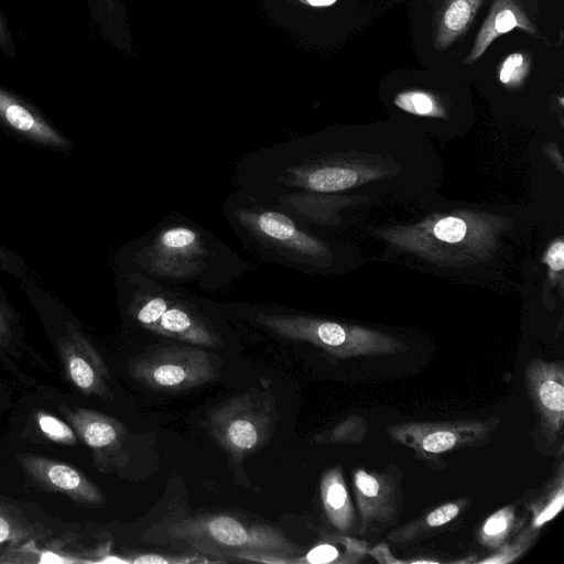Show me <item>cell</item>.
Here are the masks:
<instances>
[{
  "label": "cell",
  "mask_w": 564,
  "mask_h": 564,
  "mask_svg": "<svg viewBox=\"0 0 564 564\" xmlns=\"http://www.w3.org/2000/svg\"><path fill=\"white\" fill-rule=\"evenodd\" d=\"M517 24L514 14L510 10L500 12L495 22V28L498 32L505 33L513 29Z\"/></svg>",
  "instance_id": "4dcf8cb0"
},
{
  "label": "cell",
  "mask_w": 564,
  "mask_h": 564,
  "mask_svg": "<svg viewBox=\"0 0 564 564\" xmlns=\"http://www.w3.org/2000/svg\"><path fill=\"white\" fill-rule=\"evenodd\" d=\"M59 410L79 440L91 449L96 468L104 473L124 468L129 459L123 449L128 430L119 420L94 410L66 404H61Z\"/></svg>",
  "instance_id": "8fae6325"
},
{
  "label": "cell",
  "mask_w": 564,
  "mask_h": 564,
  "mask_svg": "<svg viewBox=\"0 0 564 564\" xmlns=\"http://www.w3.org/2000/svg\"><path fill=\"white\" fill-rule=\"evenodd\" d=\"M129 370L142 384L170 392L189 390L219 376L214 356L194 345L159 347L132 360Z\"/></svg>",
  "instance_id": "9c48e42d"
},
{
  "label": "cell",
  "mask_w": 564,
  "mask_h": 564,
  "mask_svg": "<svg viewBox=\"0 0 564 564\" xmlns=\"http://www.w3.org/2000/svg\"><path fill=\"white\" fill-rule=\"evenodd\" d=\"M514 506H507L488 517L478 532L479 542L489 547L497 549L509 536L514 525Z\"/></svg>",
  "instance_id": "44dd1931"
},
{
  "label": "cell",
  "mask_w": 564,
  "mask_h": 564,
  "mask_svg": "<svg viewBox=\"0 0 564 564\" xmlns=\"http://www.w3.org/2000/svg\"><path fill=\"white\" fill-rule=\"evenodd\" d=\"M56 348L67 378L79 391L105 400L113 399L105 360L75 324H66V334L58 338Z\"/></svg>",
  "instance_id": "7c38bea8"
},
{
  "label": "cell",
  "mask_w": 564,
  "mask_h": 564,
  "mask_svg": "<svg viewBox=\"0 0 564 564\" xmlns=\"http://www.w3.org/2000/svg\"><path fill=\"white\" fill-rule=\"evenodd\" d=\"M499 421L402 422L387 429L398 444L412 448L431 464L442 454L485 444Z\"/></svg>",
  "instance_id": "30bf717a"
},
{
  "label": "cell",
  "mask_w": 564,
  "mask_h": 564,
  "mask_svg": "<svg viewBox=\"0 0 564 564\" xmlns=\"http://www.w3.org/2000/svg\"><path fill=\"white\" fill-rule=\"evenodd\" d=\"M466 499L444 503L389 534L393 542L413 541L427 532L452 522L463 510Z\"/></svg>",
  "instance_id": "d6986e66"
},
{
  "label": "cell",
  "mask_w": 564,
  "mask_h": 564,
  "mask_svg": "<svg viewBox=\"0 0 564 564\" xmlns=\"http://www.w3.org/2000/svg\"><path fill=\"white\" fill-rule=\"evenodd\" d=\"M0 50L9 57L17 56V48L9 28V23L0 7Z\"/></svg>",
  "instance_id": "f546056e"
},
{
  "label": "cell",
  "mask_w": 564,
  "mask_h": 564,
  "mask_svg": "<svg viewBox=\"0 0 564 564\" xmlns=\"http://www.w3.org/2000/svg\"><path fill=\"white\" fill-rule=\"evenodd\" d=\"M94 1L102 4L106 8V10H108V11H112V9H113V0H94Z\"/></svg>",
  "instance_id": "e575fe53"
},
{
  "label": "cell",
  "mask_w": 564,
  "mask_h": 564,
  "mask_svg": "<svg viewBox=\"0 0 564 564\" xmlns=\"http://www.w3.org/2000/svg\"><path fill=\"white\" fill-rule=\"evenodd\" d=\"M564 505L563 468H558L557 476L547 486L546 491L531 505L532 529L538 530L553 519Z\"/></svg>",
  "instance_id": "ffe728a7"
},
{
  "label": "cell",
  "mask_w": 564,
  "mask_h": 564,
  "mask_svg": "<svg viewBox=\"0 0 564 564\" xmlns=\"http://www.w3.org/2000/svg\"><path fill=\"white\" fill-rule=\"evenodd\" d=\"M275 419L273 397L252 388L214 408L208 427L231 458L240 462L270 440Z\"/></svg>",
  "instance_id": "ba28073f"
},
{
  "label": "cell",
  "mask_w": 564,
  "mask_h": 564,
  "mask_svg": "<svg viewBox=\"0 0 564 564\" xmlns=\"http://www.w3.org/2000/svg\"><path fill=\"white\" fill-rule=\"evenodd\" d=\"M223 214L241 246L261 261L326 276L351 270L358 261L352 246L312 230L239 189L224 200Z\"/></svg>",
  "instance_id": "277c9868"
},
{
  "label": "cell",
  "mask_w": 564,
  "mask_h": 564,
  "mask_svg": "<svg viewBox=\"0 0 564 564\" xmlns=\"http://www.w3.org/2000/svg\"><path fill=\"white\" fill-rule=\"evenodd\" d=\"M0 265L6 268L7 270H12L13 272H15L18 270L13 256L8 253L7 250H4L1 246H0Z\"/></svg>",
  "instance_id": "d6a6232c"
},
{
  "label": "cell",
  "mask_w": 564,
  "mask_h": 564,
  "mask_svg": "<svg viewBox=\"0 0 564 564\" xmlns=\"http://www.w3.org/2000/svg\"><path fill=\"white\" fill-rule=\"evenodd\" d=\"M169 536L183 541L200 553L235 557L240 553H269L292 557L303 549L275 527L241 521L228 514H206L182 519L166 529Z\"/></svg>",
  "instance_id": "52a82bcc"
},
{
  "label": "cell",
  "mask_w": 564,
  "mask_h": 564,
  "mask_svg": "<svg viewBox=\"0 0 564 564\" xmlns=\"http://www.w3.org/2000/svg\"><path fill=\"white\" fill-rule=\"evenodd\" d=\"M14 322L8 306L0 300V349L9 346L13 337Z\"/></svg>",
  "instance_id": "83f0119b"
},
{
  "label": "cell",
  "mask_w": 564,
  "mask_h": 564,
  "mask_svg": "<svg viewBox=\"0 0 564 564\" xmlns=\"http://www.w3.org/2000/svg\"><path fill=\"white\" fill-rule=\"evenodd\" d=\"M250 269L210 230L178 214L121 247L116 271H133L191 291H225Z\"/></svg>",
  "instance_id": "3957f363"
},
{
  "label": "cell",
  "mask_w": 564,
  "mask_h": 564,
  "mask_svg": "<svg viewBox=\"0 0 564 564\" xmlns=\"http://www.w3.org/2000/svg\"><path fill=\"white\" fill-rule=\"evenodd\" d=\"M0 122L35 143L68 149V140L31 105L0 86Z\"/></svg>",
  "instance_id": "2e32d148"
},
{
  "label": "cell",
  "mask_w": 564,
  "mask_h": 564,
  "mask_svg": "<svg viewBox=\"0 0 564 564\" xmlns=\"http://www.w3.org/2000/svg\"><path fill=\"white\" fill-rule=\"evenodd\" d=\"M423 215L373 229L390 251L416 269L465 282L502 278L528 216L514 207L460 205L433 196Z\"/></svg>",
  "instance_id": "7a4b0ae2"
},
{
  "label": "cell",
  "mask_w": 564,
  "mask_h": 564,
  "mask_svg": "<svg viewBox=\"0 0 564 564\" xmlns=\"http://www.w3.org/2000/svg\"><path fill=\"white\" fill-rule=\"evenodd\" d=\"M522 64V56L520 54H513L507 58L500 73V80L502 83L509 82L516 67Z\"/></svg>",
  "instance_id": "1f68e13d"
},
{
  "label": "cell",
  "mask_w": 564,
  "mask_h": 564,
  "mask_svg": "<svg viewBox=\"0 0 564 564\" xmlns=\"http://www.w3.org/2000/svg\"><path fill=\"white\" fill-rule=\"evenodd\" d=\"M530 528L521 533L520 536L512 544L506 545L500 549L494 557L481 561V563H508L521 555L533 542L536 536V531Z\"/></svg>",
  "instance_id": "484cf974"
},
{
  "label": "cell",
  "mask_w": 564,
  "mask_h": 564,
  "mask_svg": "<svg viewBox=\"0 0 564 564\" xmlns=\"http://www.w3.org/2000/svg\"><path fill=\"white\" fill-rule=\"evenodd\" d=\"M355 497L360 517V533L376 525H390L399 516L397 485L382 473L357 469L354 474Z\"/></svg>",
  "instance_id": "9a60e30c"
},
{
  "label": "cell",
  "mask_w": 564,
  "mask_h": 564,
  "mask_svg": "<svg viewBox=\"0 0 564 564\" xmlns=\"http://www.w3.org/2000/svg\"><path fill=\"white\" fill-rule=\"evenodd\" d=\"M470 15V8L464 0L453 2L444 17L445 25L453 31H458L466 25Z\"/></svg>",
  "instance_id": "4316f807"
},
{
  "label": "cell",
  "mask_w": 564,
  "mask_h": 564,
  "mask_svg": "<svg viewBox=\"0 0 564 564\" xmlns=\"http://www.w3.org/2000/svg\"><path fill=\"white\" fill-rule=\"evenodd\" d=\"M542 262L547 268V275L552 279L555 284V279L563 282V270H564V240L562 236L556 237L552 240L542 258Z\"/></svg>",
  "instance_id": "d4e9b609"
},
{
  "label": "cell",
  "mask_w": 564,
  "mask_h": 564,
  "mask_svg": "<svg viewBox=\"0 0 564 564\" xmlns=\"http://www.w3.org/2000/svg\"><path fill=\"white\" fill-rule=\"evenodd\" d=\"M17 459L25 474L42 488L63 494L83 506L105 503L99 488L73 466L36 454H19Z\"/></svg>",
  "instance_id": "5bb4252c"
},
{
  "label": "cell",
  "mask_w": 564,
  "mask_h": 564,
  "mask_svg": "<svg viewBox=\"0 0 564 564\" xmlns=\"http://www.w3.org/2000/svg\"><path fill=\"white\" fill-rule=\"evenodd\" d=\"M199 561L194 557H181V556H172V555H161V554H139L130 562L132 563H142V564H171V563H192Z\"/></svg>",
  "instance_id": "f1b7e54d"
},
{
  "label": "cell",
  "mask_w": 564,
  "mask_h": 564,
  "mask_svg": "<svg viewBox=\"0 0 564 564\" xmlns=\"http://www.w3.org/2000/svg\"><path fill=\"white\" fill-rule=\"evenodd\" d=\"M238 310L249 323L263 330L283 339L312 344L336 358L387 356L408 349L402 340L388 333L289 307L241 304Z\"/></svg>",
  "instance_id": "8992f818"
},
{
  "label": "cell",
  "mask_w": 564,
  "mask_h": 564,
  "mask_svg": "<svg viewBox=\"0 0 564 564\" xmlns=\"http://www.w3.org/2000/svg\"><path fill=\"white\" fill-rule=\"evenodd\" d=\"M35 534L34 528L7 511L0 510V543L19 542Z\"/></svg>",
  "instance_id": "cb8c5ba5"
},
{
  "label": "cell",
  "mask_w": 564,
  "mask_h": 564,
  "mask_svg": "<svg viewBox=\"0 0 564 564\" xmlns=\"http://www.w3.org/2000/svg\"><path fill=\"white\" fill-rule=\"evenodd\" d=\"M321 499L328 521L339 532L356 527V513L339 466L327 469L321 479Z\"/></svg>",
  "instance_id": "e0dca14e"
},
{
  "label": "cell",
  "mask_w": 564,
  "mask_h": 564,
  "mask_svg": "<svg viewBox=\"0 0 564 564\" xmlns=\"http://www.w3.org/2000/svg\"><path fill=\"white\" fill-rule=\"evenodd\" d=\"M524 381L544 435L556 442L564 423L563 364L533 358L525 368Z\"/></svg>",
  "instance_id": "4fadbf2b"
},
{
  "label": "cell",
  "mask_w": 564,
  "mask_h": 564,
  "mask_svg": "<svg viewBox=\"0 0 564 564\" xmlns=\"http://www.w3.org/2000/svg\"><path fill=\"white\" fill-rule=\"evenodd\" d=\"M367 429L364 417L350 415L333 429L316 434L313 442L319 444L361 443Z\"/></svg>",
  "instance_id": "7402d4cb"
},
{
  "label": "cell",
  "mask_w": 564,
  "mask_h": 564,
  "mask_svg": "<svg viewBox=\"0 0 564 564\" xmlns=\"http://www.w3.org/2000/svg\"><path fill=\"white\" fill-rule=\"evenodd\" d=\"M237 189L335 236L372 209L435 196L442 162L423 135L321 132L245 154Z\"/></svg>",
  "instance_id": "6da1fadb"
},
{
  "label": "cell",
  "mask_w": 564,
  "mask_h": 564,
  "mask_svg": "<svg viewBox=\"0 0 564 564\" xmlns=\"http://www.w3.org/2000/svg\"><path fill=\"white\" fill-rule=\"evenodd\" d=\"M116 288L123 314L138 327L198 347L224 345L218 308L208 299L133 271H117Z\"/></svg>",
  "instance_id": "5b68a950"
},
{
  "label": "cell",
  "mask_w": 564,
  "mask_h": 564,
  "mask_svg": "<svg viewBox=\"0 0 564 564\" xmlns=\"http://www.w3.org/2000/svg\"><path fill=\"white\" fill-rule=\"evenodd\" d=\"M36 422L41 432L50 441L62 445L77 444L78 438L73 427L58 417L40 411L36 413Z\"/></svg>",
  "instance_id": "603a6c76"
},
{
  "label": "cell",
  "mask_w": 564,
  "mask_h": 564,
  "mask_svg": "<svg viewBox=\"0 0 564 564\" xmlns=\"http://www.w3.org/2000/svg\"><path fill=\"white\" fill-rule=\"evenodd\" d=\"M368 544L346 535H327L306 555L295 557L293 563L311 564H351L358 563L366 555Z\"/></svg>",
  "instance_id": "ac0fdd59"
},
{
  "label": "cell",
  "mask_w": 564,
  "mask_h": 564,
  "mask_svg": "<svg viewBox=\"0 0 564 564\" xmlns=\"http://www.w3.org/2000/svg\"><path fill=\"white\" fill-rule=\"evenodd\" d=\"M313 7H325L333 4L336 0H300Z\"/></svg>",
  "instance_id": "836d02e7"
}]
</instances>
